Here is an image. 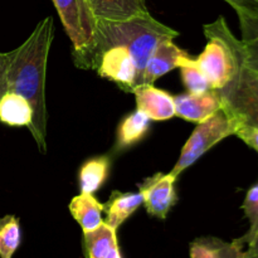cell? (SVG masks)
Returning <instances> with one entry per match:
<instances>
[{
  "mask_svg": "<svg viewBox=\"0 0 258 258\" xmlns=\"http://www.w3.org/2000/svg\"><path fill=\"white\" fill-rule=\"evenodd\" d=\"M53 37L54 22L45 17L23 44L8 53V92L23 96L32 106L33 120L28 128L42 154L47 153L45 73Z\"/></svg>",
  "mask_w": 258,
  "mask_h": 258,
  "instance_id": "cell-1",
  "label": "cell"
},
{
  "mask_svg": "<svg viewBox=\"0 0 258 258\" xmlns=\"http://www.w3.org/2000/svg\"><path fill=\"white\" fill-rule=\"evenodd\" d=\"M98 53L112 45H123L133 54L139 70V86L141 85L144 68L156 45L168 38H176L179 32L163 24L151 14L134 17L127 20H97ZM97 63V62H96Z\"/></svg>",
  "mask_w": 258,
  "mask_h": 258,
  "instance_id": "cell-2",
  "label": "cell"
},
{
  "mask_svg": "<svg viewBox=\"0 0 258 258\" xmlns=\"http://www.w3.org/2000/svg\"><path fill=\"white\" fill-rule=\"evenodd\" d=\"M203 28L208 43L194 62L206 75L212 90L221 91L237 77L244 64L242 43L222 15Z\"/></svg>",
  "mask_w": 258,
  "mask_h": 258,
  "instance_id": "cell-3",
  "label": "cell"
},
{
  "mask_svg": "<svg viewBox=\"0 0 258 258\" xmlns=\"http://www.w3.org/2000/svg\"><path fill=\"white\" fill-rule=\"evenodd\" d=\"M72 42V57L80 70H95L98 53L97 18L87 0H52Z\"/></svg>",
  "mask_w": 258,
  "mask_h": 258,
  "instance_id": "cell-4",
  "label": "cell"
},
{
  "mask_svg": "<svg viewBox=\"0 0 258 258\" xmlns=\"http://www.w3.org/2000/svg\"><path fill=\"white\" fill-rule=\"evenodd\" d=\"M239 126H241L239 121L233 117L222 105L219 110H217L203 122L198 123V126L194 128L193 134L189 136L181 150L178 161L171 169V175L178 179L185 169L198 161L207 151L211 150L213 146L228 136L234 135Z\"/></svg>",
  "mask_w": 258,
  "mask_h": 258,
  "instance_id": "cell-5",
  "label": "cell"
},
{
  "mask_svg": "<svg viewBox=\"0 0 258 258\" xmlns=\"http://www.w3.org/2000/svg\"><path fill=\"white\" fill-rule=\"evenodd\" d=\"M223 107L241 125L258 126V73L242 66L237 77L218 91Z\"/></svg>",
  "mask_w": 258,
  "mask_h": 258,
  "instance_id": "cell-6",
  "label": "cell"
},
{
  "mask_svg": "<svg viewBox=\"0 0 258 258\" xmlns=\"http://www.w3.org/2000/svg\"><path fill=\"white\" fill-rule=\"evenodd\" d=\"M98 76L115 82L120 90L133 92L139 86V70L130 50L123 45H112L100 53L96 63Z\"/></svg>",
  "mask_w": 258,
  "mask_h": 258,
  "instance_id": "cell-7",
  "label": "cell"
},
{
  "mask_svg": "<svg viewBox=\"0 0 258 258\" xmlns=\"http://www.w3.org/2000/svg\"><path fill=\"white\" fill-rule=\"evenodd\" d=\"M175 181L176 178L170 173H156L139 185V191L143 194L144 206L150 216L159 219L168 217L169 212L178 202Z\"/></svg>",
  "mask_w": 258,
  "mask_h": 258,
  "instance_id": "cell-8",
  "label": "cell"
},
{
  "mask_svg": "<svg viewBox=\"0 0 258 258\" xmlns=\"http://www.w3.org/2000/svg\"><path fill=\"white\" fill-rule=\"evenodd\" d=\"M175 116L189 122L201 123L222 107L221 95L217 90L202 93L185 92L174 96Z\"/></svg>",
  "mask_w": 258,
  "mask_h": 258,
  "instance_id": "cell-9",
  "label": "cell"
},
{
  "mask_svg": "<svg viewBox=\"0 0 258 258\" xmlns=\"http://www.w3.org/2000/svg\"><path fill=\"white\" fill-rule=\"evenodd\" d=\"M173 40L171 38H168L156 45L144 68L141 85H154V82L161 76L178 68L180 60L188 55V52L179 48Z\"/></svg>",
  "mask_w": 258,
  "mask_h": 258,
  "instance_id": "cell-10",
  "label": "cell"
},
{
  "mask_svg": "<svg viewBox=\"0 0 258 258\" xmlns=\"http://www.w3.org/2000/svg\"><path fill=\"white\" fill-rule=\"evenodd\" d=\"M136 110H140L153 121H166L175 116L174 96L153 85L138 86L133 91Z\"/></svg>",
  "mask_w": 258,
  "mask_h": 258,
  "instance_id": "cell-11",
  "label": "cell"
},
{
  "mask_svg": "<svg viewBox=\"0 0 258 258\" xmlns=\"http://www.w3.org/2000/svg\"><path fill=\"white\" fill-rule=\"evenodd\" d=\"M87 3L97 19L117 22L149 14L145 0H87Z\"/></svg>",
  "mask_w": 258,
  "mask_h": 258,
  "instance_id": "cell-12",
  "label": "cell"
},
{
  "mask_svg": "<svg viewBox=\"0 0 258 258\" xmlns=\"http://www.w3.org/2000/svg\"><path fill=\"white\" fill-rule=\"evenodd\" d=\"M116 232L115 228L103 222L95 231L83 233L87 258H123Z\"/></svg>",
  "mask_w": 258,
  "mask_h": 258,
  "instance_id": "cell-13",
  "label": "cell"
},
{
  "mask_svg": "<svg viewBox=\"0 0 258 258\" xmlns=\"http://www.w3.org/2000/svg\"><path fill=\"white\" fill-rule=\"evenodd\" d=\"M189 253L190 258H244L246 249L237 239L227 242L207 236L194 239L189 247Z\"/></svg>",
  "mask_w": 258,
  "mask_h": 258,
  "instance_id": "cell-14",
  "label": "cell"
},
{
  "mask_svg": "<svg viewBox=\"0 0 258 258\" xmlns=\"http://www.w3.org/2000/svg\"><path fill=\"white\" fill-rule=\"evenodd\" d=\"M144 204L143 194L138 193H122V191H112L110 199L103 204V212H106V221L108 226L117 231L121 224L130 218Z\"/></svg>",
  "mask_w": 258,
  "mask_h": 258,
  "instance_id": "cell-15",
  "label": "cell"
},
{
  "mask_svg": "<svg viewBox=\"0 0 258 258\" xmlns=\"http://www.w3.org/2000/svg\"><path fill=\"white\" fill-rule=\"evenodd\" d=\"M150 118L140 110L125 116L117 126L113 153H120L140 143L150 130Z\"/></svg>",
  "mask_w": 258,
  "mask_h": 258,
  "instance_id": "cell-16",
  "label": "cell"
},
{
  "mask_svg": "<svg viewBox=\"0 0 258 258\" xmlns=\"http://www.w3.org/2000/svg\"><path fill=\"white\" fill-rule=\"evenodd\" d=\"M70 212L75 221L82 228L83 233L97 229L103 223V204H101L93 194L81 193L73 197L70 203Z\"/></svg>",
  "mask_w": 258,
  "mask_h": 258,
  "instance_id": "cell-17",
  "label": "cell"
},
{
  "mask_svg": "<svg viewBox=\"0 0 258 258\" xmlns=\"http://www.w3.org/2000/svg\"><path fill=\"white\" fill-rule=\"evenodd\" d=\"M110 168V155L93 156L86 160L81 165L78 173V185L81 193H96L107 180Z\"/></svg>",
  "mask_w": 258,
  "mask_h": 258,
  "instance_id": "cell-18",
  "label": "cell"
},
{
  "mask_svg": "<svg viewBox=\"0 0 258 258\" xmlns=\"http://www.w3.org/2000/svg\"><path fill=\"white\" fill-rule=\"evenodd\" d=\"M33 108L23 96L7 92L0 100V122L12 127H29Z\"/></svg>",
  "mask_w": 258,
  "mask_h": 258,
  "instance_id": "cell-19",
  "label": "cell"
},
{
  "mask_svg": "<svg viewBox=\"0 0 258 258\" xmlns=\"http://www.w3.org/2000/svg\"><path fill=\"white\" fill-rule=\"evenodd\" d=\"M242 33L243 63L247 68L258 73V17L237 14Z\"/></svg>",
  "mask_w": 258,
  "mask_h": 258,
  "instance_id": "cell-20",
  "label": "cell"
},
{
  "mask_svg": "<svg viewBox=\"0 0 258 258\" xmlns=\"http://www.w3.org/2000/svg\"><path fill=\"white\" fill-rule=\"evenodd\" d=\"M22 242L19 218L13 214L0 218V258H12Z\"/></svg>",
  "mask_w": 258,
  "mask_h": 258,
  "instance_id": "cell-21",
  "label": "cell"
},
{
  "mask_svg": "<svg viewBox=\"0 0 258 258\" xmlns=\"http://www.w3.org/2000/svg\"><path fill=\"white\" fill-rule=\"evenodd\" d=\"M178 68H180L181 81H183L184 87L186 88V92L202 93L212 90L206 75L196 64L194 58H191L189 54L180 60Z\"/></svg>",
  "mask_w": 258,
  "mask_h": 258,
  "instance_id": "cell-22",
  "label": "cell"
},
{
  "mask_svg": "<svg viewBox=\"0 0 258 258\" xmlns=\"http://www.w3.org/2000/svg\"><path fill=\"white\" fill-rule=\"evenodd\" d=\"M242 209H243L246 218L248 219L249 229L244 236H242L241 238H237V241L243 244V246H246L247 242L258 231V181L247 191L246 198H244L243 204H242Z\"/></svg>",
  "mask_w": 258,
  "mask_h": 258,
  "instance_id": "cell-23",
  "label": "cell"
},
{
  "mask_svg": "<svg viewBox=\"0 0 258 258\" xmlns=\"http://www.w3.org/2000/svg\"><path fill=\"white\" fill-rule=\"evenodd\" d=\"M234 135L258 153V126L241 125Z\"/></svg>",
  "mask_w": 258,
  "mask_h": 258,
  "instance_id": "cell-24",
  "label": "cell"
},
{
  "mask_svg": "<svg viewBox=\"0 0 258 258\" xmlns=\"http://www.w3.org/2000/svg\"><path fill=\"white\" fill-rule=\"evenodd\" d=\"M237 12V14H247L258 17V0H224Z\"/></svg>",
  "mask_w": 258,
  "mask_h": 258,
  "instance_id": "cell-25",
  "label": "cell"
},
{
  "mask_svg": "<svg viewBox=\"0 0 258 258\" xmlns=\"http://www.w3.org/2000/svg\"><path fill=\"white\" fill-rule=\"evenodd\" d=\"M8 92V53L0 52V100Z\"/></svg>",
  "mask_w": 258,
  "mask_h": 258,
  "instance_id": "cell-26",
  "label": "cell"
},
{
  "mask_svg": "<svg viewBox=\"0 0 258 258\" xmlns=\"http://www.w3.org/2000/svg\"><path fill=\"white\" fill-rule=\"evenodd\" d=\"M246 246H247V249H249V251L258 252V231L253 234V237L247 242Z\"/></svg>",
  "mask_w": 258,
  "mask_h": 258,
  "instance_id": "cell-27",
  "label": "cell"
},
{
  "mask_svg": "<svg viewBox=\"0 0 258 258\" xmlns=\"http://www.w3.org/2000/svg\"><path fill=\"white\" fill-rule=\"evenodd\" d=\"M244 258H258V252H253V251H249V249H246Z\"/></svg>",
  "mask_w": 258,
  "mask_h": 258,
  "instance_id": "cell-28",
  "label": "cell"
}]
</instances>
